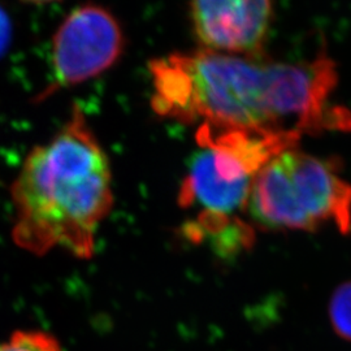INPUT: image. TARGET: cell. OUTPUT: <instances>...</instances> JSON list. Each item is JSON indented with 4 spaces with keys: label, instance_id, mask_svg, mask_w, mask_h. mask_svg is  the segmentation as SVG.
<instances>
[{
    "label": "cell",
    "instance_id": "obj_1",
    "mask_svg": "<svg viewBox=\"0 0 351 351\" xmlns=\"http://www.w3.org/2000/svg\"><path fill=\"white\" fill-rule=\"evenodd\" d=\"M11 195L19 247L39 256L55 247L94 255L97 230L112 210V173L80 106L50 142L30 151Z\"/></svg>",
    "mask_w": 351,
    "mask_h": 351
},
{
    "label": "cell",
    "instance_id": "obj_2",
    "mask_svg": "<svg viewBox=\"0 0 351 351\" xmlns=\"http://www.w3.org/2000/svg\"><path fill=\"white\" fill-rule=\"evenodd\" d=\"M151 107L182 124L293 132L303 80L297 64L202 50L151 60Z\"/></svg>",
    "mask_w": 351,
    "mask_h": 351
},
{
    "label": "cell",
    "instance_id": "obj_3",
    "mask_svg": "<svg viewBox=\"0 0 351 351\" xmlns=\"http://www.w3.org/2000/svg\"><path fill=\"white\" fill-rule=\"evenodd\" d=\"M300 138L295 132L199 126V151L181 184L178 203L201 211L184 226V234L194 242L208 239L215 246L236 232L245 223L239 213L247 208L255 177Z\"/></svg>",
    "mask_w": 351,
    "mask_h": 351
},
{
    "label": "cell",
    "instance_id": "obj_4",
    "mask_svg": "<svg viewBox=\"0 0 351 351\" xmlns=\"http://www.w3.org/2000/svg\"><path fill=\"white\" fill-rule=\"evenodd\" d=\"M337 159L291 147L255 177L247 210L256 226L271 230L316 232L336 226L351 232V184Z\"/></svg>",
    "mask_w": 351,
    "mask_h": 351
},
{
    "label": "cell",
    "instance_id": "obj_5",
    "mask_svg": "<svg viewBox=\"0 0 351 351\" xmlns=\"http://www.w3.org/2000/svg\"><path fill=\"white\" fill-rule=\"evenodd\" d=\"M124 43L121 26L112 13L90 4L75 8L53 37V80L40 98L101 75L119 60Z\"/></svg>",
    "mask_w": 351,
    "mask_h": 351
},
{
    "label": "cell",
    "instance_id": "obj_6",
    "mask_svg": "<svg viewBox=\"0 0 351 351\" xmlns=\"http://www.w3.org/2000/svg\"><path fill=\"white\" fill-rule=\"evenodd\" d=\"M194 33L204 50L262 58L274 19L268 0H207L190 4Z\"/></svg>",
    "mask_w": 351,
    "mask_h": 351
},
{
    "label": "cell",
    "instance_id": "obj_7",
    "mask_svg": "<svg viewBox=\"0 0 351 351\" xmlns=\"http://www.w3.org/2000/svg\"><path fill=\"white\" fill-rule=\"evenodd\" d=\"M328 317L333 332L351 343V280L333 291L328 304Z\"/></svg>",
    "mask_w": 351,
    "mask_h": 351
},
{
    "label": "cell",
    "instance_id": "obj_8",
    "mask_svg": "<svg viewBox=\"0 0 351 351\" xmlns=\"http://www.w3.org/2000/svg\"><path fill=\"white\" fill-rule=\"evenodd\" d=\"M0 351H63L52 335L43 330H17L0 343Z\"/></svg>",
    "mask_w": 351,
    "mask_h": 351
},
{
    "label": "cell",
    "instance_id": "obj_9",
    "mask_svg": "<svg viewBox=\"0 0 351 351\" xmlns=\"http://www.w3.org/2000/svg\"><path fill=\"white\" fill-rule=\"evenodd\" d=\"M12 39V24L7 12L0 7V58L8 50Z\"/></svg>",
    "mask_w": 351,
    "mask_h": 351
}]
</instances>
